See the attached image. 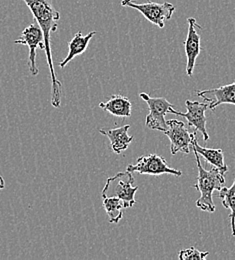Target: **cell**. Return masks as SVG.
Returning <instances> with one entry per match:
<instances>
[{
  "instance_id": "obj_9",
  "label": "cell",
  "mask_w": 235,
  "mask_h": 260,
  "mask_svg": "<svg viewBox=\"0 0 235 260\" xmlns=\"http://www.w3.org/2000/svg\"><path fill=\"white\" fill-rule=\"evenodd\" d=\"M187 22H188V32H187V37L184 41V48H185V54L187 58L186 74L191 77L193 74L196 59L202 52L200 42H202V27L197 23L196 19L193 17H189L187 19Z\"/></svg>"
},
{
  "instance_id": "obj_7",
  "label": "cell",
  "mask_w": 235,
  "mask_h": 260,
  "mask_svg": "<svg viewBox=\"0 0 235 260\" xmlns=\"http://www.w3.org/2000/svg\"><path fill=\"white\" fill-rule=\"evenodd\" d=\"M16 44L26 45L29 48L28 55V66L29 71L32 76H37L39 73V69L36 66V49H44V39L43 32L38 25V23L34 20L33 23L24 28L21 32L20 38L14 41Z\"/></svg>"
},
{
  "instance_id": "obj_11",
  "label": "cell",
  "mask_w": 235,
  "mask_h": 260,
  "mask_svg": "<svg viewBox=\"0 0 235 260\" xmlns=\"http://www.w3.org/2000/svg\"><path fill=\"white\" fill-rule=\"evenodd\" d=\"M196 95L203 98L205 102H208V108L214 110L221 104L235 105V81L231 84H226L218 88L196 90Z\"/></svg>"
},
{
  "instance_id": "obj_13",
  "label": "cell",
  "mask_w": 235,
  "mask_h": 260,
  "mask_svg": "<svg viewBox=\"0 0 235 260\" xmlns=\"http://www.w3.org/2000/svg\"><path fill=\"white\" fill-rule=\"evenodd\" d=\"M191 144H192L193 151H196L199 155H202L206 162L212 165L213 167L218 168L223 173L227 172L228 167L224 162V155H223V150L222 149H220V148H206V147L200 146L197 142L196 131L193 132V137H192V143Z\"/></svg>"
},
{
  "instance_id": "obj_2",
  "label": "cell",
  "mask_w": 235,
  "mask_h": 260,
  "mask_svg": "<svg viewBox=\"0 0 235 260\" xmlns=\"http://www.w3.org/2000/svg\"><path fill=\"white\" fill-rule=\"evenodd\" d=\"M195 160L198 168L197 182L193 186L200 192V197L195 201V205L202 211L213 213L215 211V204L213 201V192L219 190L225 184V173L216 167L206 170L202 166L199 154L194 151Z\"/></svg>"
},
{
  "instance_id": "obj_17",
  "label": "cell",
  "mask_w": 235,
  "mask_h": 260,
  "mask_svg": "<svg viewBox=\"0 0 235 260\" xmlns=\"http://www.w3.org/2000/svg\"><path fill=\"white\" fill-rule=\"evenodd\" d=\"M217 195H218V198H221L223 207L230 210V214L228 215V217L230 218V222H231L232 236H235V178L230 187L227 188L222 186L217 191Z\"/></svg>"
},
{
  "instance_id": "obj_8",
  "label": "cell",
  "mask_w": 235,
  "mask_h": 260,
  "mask_svg": "<svg viewBox=\"0 0 235 260\" xmlns=\"http://www.w3.org/2000/svg\"><path fill=\"white\" fill-rule=\"evenodd\" d=\"M168 129L163 133L170 140V152L172 155L181 152L188 154L192 148L193 133H189L185 124L176 119L167 120Z\"/></svg>"
},
{
  "instance_id": "obj_3",
  "label": "cell",
  "mask_w": 235,
  "mask_h": 260,
  "mask_svg": "<svg viewBox=\"0 0 235 260\" xmlns=\"http://www.w3.org/2000/svg\"><path fill=\"white\" fill-rule=\"evenodd\" d=\"M135 177L132 172L124 171L118 172L106 180L101 196H114L120 198L125 205V208H130L136 203L135 193L138 190L137 186H133Z\"/></svg>"
},
{
  "instance_id": "obj_4",
  "label": "cell",
  "mask_w": 235,
  "mask_h": 260,
  "mask_svg": "<svg viewBox=\"0 0 235 260\" xmlns=\"http://www.w3.org/2000/svg\"><path fill=\"white\" fill-rule=\"evenodd\" d=\"M120 5L138 10L149 22L159 28L165 26V23L171 19L175 11V6L170 2L137 3L135 0H121Z\"/></svg>"
},
{
  "instance_id": "obj_19",
  "label": "cell",
  "mask_w": 235,
  "mask_h": 260,
  "mask_svg": "<svg viewBox=\"0 0 235 260\" xmlns=\"http://www.w3.org/2000/svg\"><path fill=\"white\" fill-rule=\"evenodd\" d=\"M5 187V182H4V179L3 177L0 175V190L3 189Z\"/></svg>"
},
{
  "instance_id": "obj_5",
  "label": "cell",
  "mask_w": 235,
  "mask_h": 260,
  "mask_svg": "<svg viewBox=\"0 0 235 260\" xmlns=\"http://www.w3.org/2000/svg\"><path fill=\"white\" fill-rule=\"evenodd\" d=\"M139 96L142 98L149 107V113L146 116L145 125L152 130L164 132L168 129L167 120L165 116L167 113L176 115L177 111L173 109V105L164 98H151L145 92H141Z\"/></svg>"
},
{
  "instance_id": "obj_10",
  "label": "cell",
  "mask_w": 235,
  "mask_h": 260,
  "mask_svg": "<svg viewBox=\"0 0 235 260\" xmlns=\"http://www.w3.org/2000/svg\"><path fill=\"white\" fill-rule=\"evenodd\" d=\"M185 105L187 108L186 113L178 112L176 115L182 116L187 120V123L190 127H193L195 131L202 132L203 139L205 141L209 140V135L206 129V116L205 112L208 108V102H198V101H191L186 100Z\"/></svg>"
},
{
  "instance_id": "obj_1",
  "label": "cell",
  "mask_w": 235,
  "mask_h": 260,
  "mask_svg": "<svg viewBox=\"0 0 235 260\" xmlns=\"http://www.w3.org/2000/svg\"><path fill=\"white\" fill-rule=\"evenodd\" d=\"M30 9L34 20L40 26L43 32L44 50L46 54L47 64L50 70L51 77V104L58 108L61 105L62 99V83L57 79L52 60L51 50V33L55 32L58 27L60 13L55 9L53 0H23Z\"/></svg>"
},
{
  "instance_id": "obj_6",
  "label": "cell",
  "mask_w": 235,
  "mask_h": 260,
  "mask_svg": "<svg viewBox=\"0 0 235 260\" xmlns=\"http://www.w3.org/2000/svg\"><path fill=\"white\" fill-rule=\"evenodd\" d=\"M129 172H137L139 174L147 175H161V174H171L175 176H181V170H177L168 166L164 157L152 153L148 155L140 156L135 164H129L126 168Z\"/></svg>"
},
{
  "instance_id": "obj_15",
  "label": "cell",
  "mask_w": 235,
  "mask_h": 260,
  "mask_svg": "<svg viewBox=\"0 0 235 260\" xmlns=\"http://www.w3.org/2000/svg\"><path fill=\"white\" fill-rule=\"evenodd\" d=\"M96 31H91L88 33L87 35L83 36L81 31H78L76 33L73 38L68 42V56L59 63L60 68H64L66 65L73 60L74 57L81 55L85 52V50L88 47V44L91 40V38L96 34Z\"/></svg>"
},
{
  "instance_id": "obj_16",
  "label": "cell",
  "mask_w": 235,
  "mask_h": 260,
  "mask_svg": "<svg viewBox=\"0 0 235 260\" xmlns=\"http://www.w3.org/2000/svg\"><path fill=\"white\" fill-rule=\"evenodd\" d=\"M103 199V207L106 211V214L109 218L110 223L117 224L123 217V210L126 209L124 202L114 196H104Z\"/></svg>"
},
{
  "instance_id": "obj_14",
  "label": "cell",
  "mask_w": 235,
  "mask_h": 260,
  "mask_svg": "<svg viewBox=\"0 0 235 260\" xmlns=\"http://www.w3.org/2000/svg\"><path fill=\"white\" fill-rule=\"evenodd\" d=\"M99 107L116 117L125 118L131 116L132 104L129 98L121 94H113L107 101L100 102Z\"/></svg>"
},
{
  "instance_id": "obj_18",
  "label": "cell",
  "mask_w": 235,
  "mask_h": 260,
  "mask_svg": "<svg viewBox=\"0 0 235 260\" xmlns=\"http://www.w3.org/2000/svg\"><path fill=\"white\" fill-rule=\"evenodd\" d=\"M209 255L208 251L202 252L195 247H190L187 249L180 250L178 253V258L180 260H204Z\"/></svg>"
},
{
  "instance_id": "obj_12",
  "label": "cell",
  "mask_w": 235,
  "mask_h": 260,
  "mask_svg": "<svg viewBox=\"0 0 235 260\" xmlns=\"http://www.w3.org/2000/svg\"><path fill=\"white\" fill-rule=\"evenodd\" d=\"M129 128H130V125L126 124L124 126L112 128V129L101 128L99 132L109 139L111 150L116 154H121L124 150L128 148L130 143L135 139L133 136H130L128 134Z\"/></svg>"
}]
</instances>
